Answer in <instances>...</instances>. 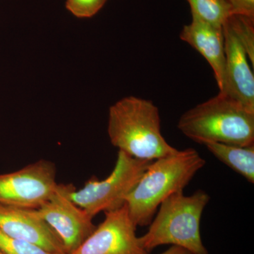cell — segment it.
<instances>
[{"label": "cell", "instance_id": "cell-1", "mask_svg": "<svg viewBox=\"0 0 254 254\" xmlns=\"http://www.w3.org/2000/svg\"><path fill=\"white\" fill-rule=\"evenodd\" d=\"M205 165L204 159L193 148L178 150L150 162L126 198L128 213L136 226L149 225L162 202L184 190Z\"/></svg>", "mask_w": 254, "mask_h": 254}, {"label": "cell", "instance_id": "cell-2", "mask_svg": "<svg viewBox=\"0 0 254 254\" xmlns=\"http://www.w3.org/2000/svg\"><path fill=\"white\" fill-rule=\"evenodd\" d=\"M108 133L113 146L138 160L151 162L178 150L162 134L156 105L133 95L110 107Z\"/></svg>", "mask_w": 254, "mask_h": 254}, {"label": "cell", "instance_id": "cell-3", "mask_svg": "<svg viewBox=\"0 0 254 254\" xmlns=\"http://www.w3.org/2000/svg\"><path fill=\"white\" fill-rule=\"evenodd\" d=\"M177 128L200 144L254 145V113L220 92L184 113Z\"/></svg>", "mask_w": 254, "mask_h": 254}, {"label": "cell", "instance_id": "cell-4", "mask_svg": "<svg viewBox=\"0 0 254 254\" xmlns=\"http://www.w3.org/2000/svg\"><path fill=\"white\" fill-rule=\"evenodd\" d=\"M206 191L198 190L193 194L183 190L168 196L159 206L148 232L139 239L141 247L149 253L159 246L182 247L191 254H209L200 237V220L210 201Z\"/></svg>", "mask_w": 254, "mask_h": 254}, {"label": "cell", "instance_id": "cell-5", "mask_svg": "<svg viewBox=\"0 0 254 254\" xmlns=\"http://www.w3.org/2000/svg\"><path fill=\"white\" fill-rule=\"evenodd\" d=\"M150 163L119 150L109 176L103 180H89L81 190L73 189L70 192V198L93 218L101 212L116 210L125 204L127 197Z\"/></svg>", "mask_w": 254, "mask_h": 254}, {"label": "cell", "instance_id": "cell-6", "mask_svg": "<svg viewBox=\"0 0 254 254\" xmlns=\"http://www.w3.org/2000/svg\"><path fill=\"white\" fill-rule=\"evenodd\" d=\"M56 167L41 159L13 173L0 175V203L38 209L56 191Z\"/></svg>", "mask_w": 254, "mask_h": 254}, {"label": "cell", "instance_id": "cell-7", "mask_svg": "<svg viewBox=\"0 0 254 254\" xmlns=\"http://www.w3.org/2000/svg\"><path fill=\"white\" fill-rule=\"evenodd\" d=\"M72 185H60L38 210L40 217L55 232L65 254L74 252L94 231L93 217L70 198Z\"/></svg>", "mask_w": 254, "mask_h": 254}, {"label": "cell", "instance_id": "cell-8", "mask_svg": "<svg viewBox=\"0 0 254 254\" xmlns=\"http://www.w3.org/2000/svg\"><path fill=\"white\" fill-rule=\"evenodd\" d=\"M104 220L70 254H148L136 237L126 203L106 212Z\"/></svg>", "mask_w": 254, "mask_h": 254}, {"label": "cell", "instance_id": "cell-9", "mask_svg": "<svg viewBox=\"0 0 254 254\" xmlns=\"http://www.w3.org/2000/svg\"><path fill=\"white\" fill-rule=\"evenodd\" d=\"M0 231L55 254H65L63 244L37 209L0 203Z\"/></svg>", "mask_w": 254, "mask_h": 254}, {"label": "cell", "instance_id": "cell-10", "mask_svg": "<svg viewBox=\"0 0 254 254\" xmlns=\"http://www.w3.org/2000/svg\"><path fill=\"white\" fill-rule=\"evenodd\" d=\"M225 41V93L254 113V76L248 63V56L226 23L222 25Z\"/></svg>", "mask_w": 254, "mask_h": 254}, {"label": "cell", "instance_id": "cell-11", "mask_svg": "<svg viewBox=\"0 0 254 254\" xmlns=\"http://www.w3.org/2000/svg\"><path fill=\"white\" fill-rule=\"evenodd\" d=\"M182 41L186 42L200 53L213 69L219 90L225 80V41L222 27H216L192 17L190 24L184 26L180 33Z\"/></svg>", "mask_w": 254, "mask_h": 254}, {"label": "cell", "instance_id": "cell-12", "mask_svg": "<svg viewBox=\"0 0 254 254\" xmlns=\"http://www.w3.org/2000/svg\"><path fill=\"white\" fill-rule=\"evenodd\" d=\"M207 149L218 160L240 174L250 183L254 182V145L238 146L208 143Z\"/></svg>", "mask_w": 254, "mask_h": 254}, {"label": "cell", "instance_id": "cell-13", "mask_svg": "<svg viewBox=\"0 0 254 254\" xmlns=\"http://www.w3.org/2000/svg\"><path fill=\"white\" fill-rule=\"evenodd\" d=\"M191 9L192 17L216 27H222L232 14L227 0H187Z\"/></svg>", "mask_w": 254, "mask_h": 254}, {"label": "cell", "instance_id": "cell-14", "mask_svg": "<svg viewBox=\"0 0 254 254\" xmlns=\"http://www.w3.org/2000/svg\"><path fill=\"white\" fill-rule=\"evenodd\" d=\"M231 29L245 49L249 60L254 65V18L232 14L225 22Z\"/></svg>", "mask_w": 254, "mask_h": 254}, {"label": "cell", "instance_id": "cell-15", "mask_svg": "<svg viewBox=\"0 0 254 254\" xmlns=\"http://www.w3.org/2000/svg\"><path fill=\"white\" fill-rule=\"evenodd\" d=\"M0 251L5 254H55L26 241L5 235L1 231Z\"/></svg>", "mask_w": 254, "mask_h": 254}, {"label": "cell", "instance_id": "cell-16", "mask_svg": "<svg viewBox=\"0 0 254 254\" xmlns=\"http://www.w3.org/2000/svg\"><path fill=\"white\" fill-rule=\"evenodd\" d=\"M108 0H66V8L78 18H91L100 11Z\"/></svg>", "mask_w": 254, "mask_h": 254}, {"label": "cell", "instance_id": "cell-17", "mask_svg": "<svg viewBox=\"0 0 254 254\" xmlns=\"http://www.w3.org/2000/svg\"><path fill=\"white\" fill-rule=\"evenodd\" d=\"M231 5L232 14L254 18V0H227Z\"/></svg>", "mask_w": 254, "mask_h": 254}, {"label": "cell", "instance_id": "cell-18", "mask_svg": "<svg viewBox=\"0 0 254 254\" xmlns=\"http://www.w3.org/2000/svg\"><path fill=\"white\" fill-rule=\"evenodd\" d=\"M160 254H191L190 252L182 248V247L173 246L169 250L165 251V252Z\"/></svg>", "mask_w": 254, "mask_h": 254}, {"label": "cell", "instance_id": "cell-19", "mask_svg": "<svg viewBox=\"0 0 254 254\" xmlns=\"http://www.w3.org/2000/svg\"><path fill=\"white\" fill-rule=\"evenodd\" d=\"M0 254H5L3 253V252H1V251H0Z\"/></svg>", "mask_w": 254, "mask_h": 254}]
</instances>
